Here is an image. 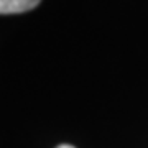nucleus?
I'll use <instances>...</instances> for the list:
<instances>
[{
	"label": "nucleus",
	"mask_w": 148,
	"mask_h": 148,
	"mask_svg": "<svg viewBox=\"0 0 148 148\" xmlns=\"http://www.w3.org/2000/svg\"><path fill=\"white\" fill-rule=\"evenodd\" d=\"M41 0H0V15L23 13L33 10Z\"/></svg>",
	"instance_id": "nucleus-1"
},
{
	"label": "nucleus",
	"mask_w": 148,
	"mask_h": 148,
	"mask_svg": "<svg viewBox=\"0 0 148 148\" xmlns=\"http://www.w3.org/2000/svg\"><path fill=\"white\" fill-rule=\"evenodd\" d=\"M56 148H74L73 145H59V147H56Z\"/></svg>",
	"instance_id": "nucleus-2"
}]
</instances>
